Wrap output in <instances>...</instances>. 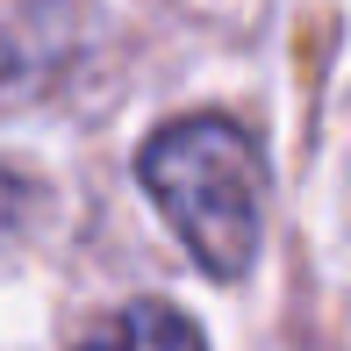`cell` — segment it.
<instances>
[{
	"label": "cell",
	"instance_id": "6da1fadb",
	"mask_svg": "<svg viewBox=\"0 0 351 351\" xmlns=\"http://www.w3.org/2000/svg\"><path fill=\"white\" fill-rule=\"evenodd\" d=\"M136 180L208 280H244L265 230V158L230 115H180L136 151Z\"/></svg>",
	"mask_w": 351,
	"mask_h": 351
},
{
	"label": "cell",
	"instance_id": "7a4b0ae2",
	"mask_svg": "<svg viewBox=\"0 0 351 351\" xmlns=\"http://www.w3.org/2000/svg\"><path fill=\"white\" fill-rule=\"evenodd\" d=\"M72 351H208L201 323L172 301H130L122 315H108L93 337H79Z\"/></svg>",
	"mask_w": 351,
	"mask_h": 351
}]
</instances>
